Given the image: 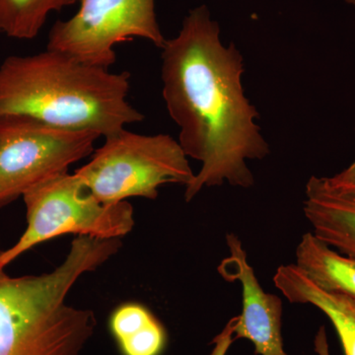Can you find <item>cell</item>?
Segmentation results:
<instances>
[{
  "mask_svg": "<svg viewBox=\"0 0 355 355\" xmlns=\"http://www.w3.org/2000/svg\"><path fill=\"white\" fill-rule=\"evenodd\" d=\"M243 58L234 44L220 41L209 7H196L175 38L162 48L163 98L180 128L179 144L202 169L186 186L191 202L203 188L249 189L254 183L247 160H261L270 146L254 123L259 116L245 96Z\"/></svg>",
  "mask_w": 355,
  "mask_h": 355,
  "instance_id": "obj_1",
  "label": "cell"
},
{
  "mask_svg": "<svg viewBox=\"0 0 355 355\" xmlns=\"http://www.w3.org/2000/svg\"><path fill=\"white\" fill-rule=\"evenodd\" d=\"M98 133L51 127L31 116H0V207L69 172L94 153Z\"/></svg>",
  "mask_w": 355,
  "mask_h": 355,
  "instance_id": "obj_6",
  "label": "cell"
},
{
  "mask_svg": "<svg viewBox=\"0 0 355 355\" xmlns=\"http://www.w3.org/2000/svg\"><path fill=\"white\" fill-rule=\"evenodd\" d=\"M77 0H0V33L10 38L32 40L53 11L76 4Z\"/></svg>",
  "mask_w": 355,
  "mask_h": 355,
  "instance_id": "obj_12",
  "label": "cell"
},
{
  "mask_svg": "<svg viewBox=\"0 0 355 355\" xmlns=\"http://www.w3.org/2000/svg\"><path fill=\"white\" fill-rule=\"evenodd\" d=\"M295 265L324 291L355 300V259L334 251L312 232L299 242Z\"/></svg>",
  "mask_w": 355,
  "mask_h": 355,
  "instance_id": "obj_11",
  "label": "cell"
},
{
  "mask_svg": "<svg viewBox=\"0 0 355 355\" xmlns=\"http://www.w3.org/2000/svg\"><path fill=\"white\" fill-rule=\"evenodd\" d=\"M230 256L218 268L221 277L228 282H241L243 311L234 319L233 340L247 338L254 345V354L287 355L282 336V301L279 296L266 293L247 260L239 238L226 237Z\"/></svg>",
  "mask_w": 355,
  "mask_h": 355,
  "instance_id": "obj_8",
  "label": "cell"
},
{
  "mask_svg": "<svg viewBox=\"0 0 355 355\" xmlns=\"http://www.w3.org/2000/svg\"><path fill=\"white\" fill-rule=\"evenodd\" d=\"M118 343L123 355H159L165 347L166 334L162 324L154 319L141 330Z\"/></svg>",
  "mask_w": 355,
  "mask_h": 355,
  "instance_id": "obj_13",
  "label": "cell"
},
{
  "mask_svg": "<svg viewBox=\"0 0 355 355\" xmlns=\"http://www.w3.org/2000/svg\"><path fill=\"white\" fill-rule=\"evenodd\" d=\"M345 1H347V3L350 4V6L355 7V0H345Z\"/></svg>",
  "mask_w": 355,
  "mask_h": 355,
  "instance_id": "obj_17",
  "label": "cell"
},
{
  "mask_svg": "<svg viewBox=\"0 0 355 355\" xmlns=\"http://www.w3.org/2000/svg\"><path fill=\"white\" fill-rule=\"evenodd\" d=\"M155 319L144 306L125 304L114 311L110 319V330L118 342L133 335Z\"/></svg>",
  "mask_w": 355,
  "mask_h": 355,
  "instance_id": "obj_14",
  "label": "cell"
},
{
  "mask_svg": "<svg viewBox=\"0 0 355 355\" xmlns=\"http://www.w3.org/2000/svg\"><path fill=\"white\" fill-rule=\"evenodd\" d=\"M87 164L74 174L103 205L130 198L155 200L165 184L188 186L196 175L179 142L168 135L120 132L105 137Z\"/></svg>",
  "mask_w": 355,
  "mask_h": 355,
  "instance_id": "obj_4",
  "label": "cell"
},
{
  "mask_svg": "<svg viewBox=\"0 0 355 355\" xmlns=\"http://www.w3.org/2000/svg\"><path fill=\"white\" fill-rule=\"evenodd\" d=\"M130 74L46 49L0 65V116H31L51 127L109 137L144 119L128 103Z\"/></svg>",
  "mask_w": 355,
  "mask_h": 355,
  "instance_id": "obj_2",
  "label": "cell"
},
{
  "mask_svg": "<svg viewBox=\"0 0 355 355\" xmlns=\"http://www.w3.org/2000/svg\"><path fill=\"white\" fill-rule=\"evenodd\" d=\"M326 180L333 188L355 191V162L335 176L326 177Z\"/></svg>",
  "mask_w": 355,
  "mask_h": 355,
  "instance_id": "obj_15",
  "label": "cell"
},
{
  "mask_svg": "<svg viewBox=\"0 0 355 355\" xmlns=\"http://www.w3.org/2000/svg\"><path fill=\"white\" fill-rule=\"evenodd\" d=\"M273 282L287 300L311 304L330 319L345 355H355V300L345 294L324 291L295 263L277 268Z\"/></svg>",
  "mask_w": 355,
  "mask_h": 355,
  "instance_id": "obj_10",
  "label": "cell"
},
{
  "mask_svg": "<svg viewBox=\"0 0 355 355\" xmlns=\"http://www.w3.org/2000/svg\"><path fill=\"white\" fill-rule=\"evenodd\" d=\"M133 38L164 46L155 0H81L71 18L51 27L46 49L110 69L116 62L114 46Z\"/></svg>",
  "mask_w": 355,
  "mask_h": 355,
  "instance_id": "obj_7",
  "label": "cell"
},
{
  "mask_svg": "<svg viewBox=\"0 0 355 355\" xmlns=\"http://www.w3.org/2000/svg\"><path fill=\"white\" fill-rule=\"evenodd\" d=\"M303 211L318 239L355 259V191L338 190L326 177L312 176Z\"/></svg>",
  "mask_w": 355,
  "mask_h": 355,
  "instance_id": "obj_9",
  "label": "cell"
},
{
  "mask_svg": "<svg viewBox=\"0 0 355 355\" xmlns=\"http://www.w3.org/2000/svg\"><path fill=\"white\" fill-rule=\"evenodd\" d=\"M315 352L318 355H330L329 352L328 338H327L326 329L324 326L318 331L316 336H315Z\"/></svg>",
  "mask_w": 355,
  "mask_h": 355,
  "instance_id": "obj_16",
  "label": "cell"
},
{
  "mask_svg": "<svg viewBox=\"0 0 355 355\" xmlns=\"http://www.w3.org/2000/svg\"><path fill=\"white\" fill-rule=\"evenodd\" d=\"M121 245L118 238L77 236L51 272L11 277L0 270V355H81L97 321L92 311L67 304V295Z\"/></svg>",
  "mask_w": 355,
  "mask_h": 355,
  "instance_id": "obj_3",
  "label": "cell"
},
{
  "mask_svg": "<svg viewBox=\"0 0 355 355\" xmlns=\"http://www.w3.org/2000/svg\"><path fill=\"white\" fill-rule=\"evenodd\" d=\"M22 198L27 228L12 247L0 253V270L28 250L62 235L120 239L135 226V210L128 200L103 205L69 172L37 184Z\"/></svg>",
  "mask_w": 355,
  "mask_h": 355,
  "instance_id": "obj_5",
  "label": "cell"
}]
</instances>
